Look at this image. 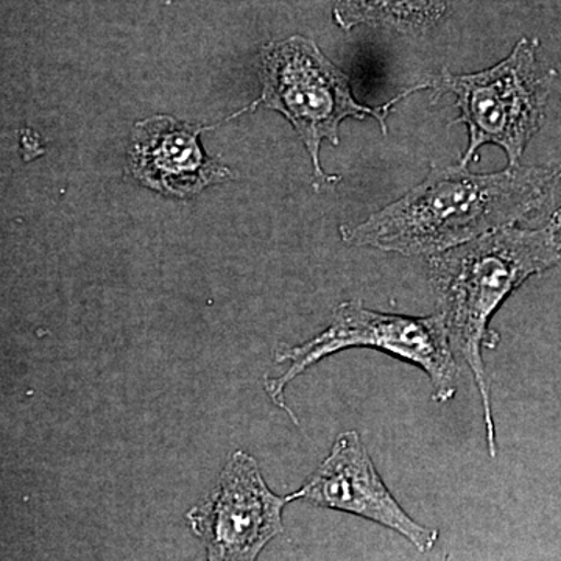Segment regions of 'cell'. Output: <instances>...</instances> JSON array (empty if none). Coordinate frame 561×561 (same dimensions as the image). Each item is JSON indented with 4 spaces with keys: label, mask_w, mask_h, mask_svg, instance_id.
<instances>
[{
    "label": "cell",
    "mask_w": 561,
    "mask_h": 561,
    "mask_svg": "<svg viewBox=\"0 0 561 561\" xmlns=\"http://www.w3.org/2000/svg\"><path fill=\"white\" fill-rule=\"evenodd\" d=\"M561 186V164L515 165L472 173L463 165L434 169L419 186L354 227L343 242L402 256H435L515 227L545 208Z\"/></svg>",
    "instance_id": "6da1fadb"
},
{
    "label": "cell",
    "mask_w": 561,
    "mask_h": 561,
    "mask_svg": "<svg viewBox=\"0 0 561 561\" xmlns=\"http://www.w3.org/2000/svg\"><path fill=\"white\" fill-rule=\"evenodd\" d=\"M561 262L556 224L537 230L505 228L430 257V279L454 354L467 362L481 394L486 448L497 457L496 424L483 350H496L500 332L491 320L531 276Z\"/></svg>",
    "instance_id": "7a4b0ae2"
},
{
    "label": "cell",
    "mask_w": 561,
    "mask_h": 561,
    "mask_svg": "<svg viewBox=\"0 0 561 561\" xmlns=\"http://www.w3.org/2000/svg\"><path fill=\"white\" fill-rule=\"evenodd\" d=\"M368 348L381 351L427 375L434 401L448 404L457 393L460 368L449 343L440 312L427 317L402 316L365 308L360 301L342 302L330 327L300 345L283 343L275 350V364H289L278 378H265L264 390L273 404L300 423L287 405L284 391L291 381L313 365L341 351Z\"/></svg>",
    "instance_id": "3957f363"
},
{
    "label": "cell",
    "mask_w": 561,
    "mask_h": 561,
    "mask_svg": "<svg viewBox=\"0 0 561 561\" xmlns=\"http://www.w3.org/2000/svg\"><path fill=\"white\" fill-rule=\"evenodd\" d=\"M540 41L523 38L497 65L474 73L443 69L430 81L435 98H456L459 117L468 128V146L460 165L467 168L486 144L501 147L508 165H519L524 151L546 119L556 72L538 58Z\"/></svg>",
    "instance_id": "277c9868"
},
{
    "label": "cell",
    "mask_w": 561,
    "mask_h": 561,
    "mask_svg": "<svg viewBox=\"0 0 561 561\" xmlns=\"http://www.w3.org/2000/svg\"><path fill=\"white\" fill-rule=\"evenodd\" d=\"M262 105L278 111L294 125L312 158L316 175L332 183L320 165V146L328 140L339 146V127L348 117L378 121L387 135L391 108L413 92L430 88L416 84L381 106L354 101L348 77L324 57L313 41L305 36L268 44L261 55Z\"/></svg>",
    "instance_id": "5b68a950"
},
{
    "label": "cell",
    "mask_w": 561,
    "mask_h": 561,
    "mask_svg": "<svg viewBox=\"0 0 561 561\" xmlns=\"http://www.w3.org/2000/svg\"><path fill=\"white\" fill-rule=\"evenodd\" d=\"M286 496L273 493L251 454H231L216 486L187 512L192 534L205 545L208 561H257L283 534Z\"/></svg>",
    "instance_id": "8992f818"
},
{
    "label": "cell",
    "mask_w": 561,
    "mask_h": 561,
    "mask_svg": "<svg viewBox=\"0 0 561 561\" xmlns=\"http://www.w3.org/2000/svg\"><path fill=\"white\" fill-rule=\"evenodd\" d=\"M287 501H305L313 507L350 513L400 534L416 551L431 552L440 531L415 522L373 463L357 431H346L332 443L330 456L306 479Z\"/></svg>",
    "instance_id": "52a82bcc"
},
{
    "label": "cell",
    "mask_w": 561,
    "mask_h": 561,
    "mask_svg": "<svg viewBox=\"0 0 561 561\" xmlns=\"http://www.w3.org/2000/svg\"><path fill=\"white\" fill-rule=\"evenodd\" d=\"M201 128L169 116L138 122L131 133L133 175L150 190L191 197L209 184L231 179L230 169L206 157Z\"/></svg>",
    "instance_id": "ba28073f"
},
{
    "label": "cell",
    "mask_w": 561,
    "mask_h": 561,
    "mask_svg": "<svg viewBox=\"0 0 561 561\" xmlns=\"http://www.w3.org/2000/svg\"><path fill=\"white\" fill-rule=\"evenodd\" d=\"M449 0H334V20L351 31L357 25L423 35L448 16Z\"/></svg>",
    "instance_id": "9c48e42d"
},
{
    "label": "cell",
    "mask_w": 561,
    "mask_h": 561,
    "mask_svg": "<svg viewBox=\"0 0 561 561\" xmlns=\"http://www.w3.org/2000/svg\"><path fill=\"white\" fill-rule=\"evenodd\" d=\"M551 219L553 220V224H556L557 239H559L561 245V205L557 210H553Z\"/></svg>",
    "instance_id": "30bf717a"
}]
</instances>
